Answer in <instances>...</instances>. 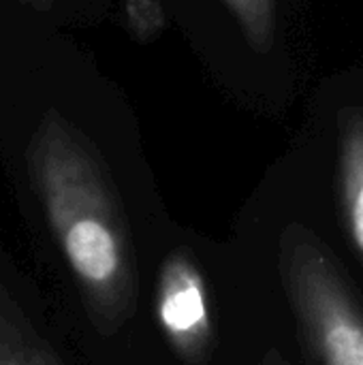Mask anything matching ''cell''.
<instances>
[{"label":"cell","instance_id":"cell-1","mask_svg":"<svg viewBox=\"0 0 363 365\" xmlns=\"http://www.w3.org/2000/svg\"><path fill=\"white\" fill-rule=\"evenodd\" d=\"M26 163L94 325L116 331L133 312L135 263L126 218L98 152L68 118L47 109L32 130Z\"/></svg>","mask_w":363,"mask_h":365},{"label":"cell","instance_id":"cell-2","mask_svg":"<svg viewBox=\"0 0 363 365\" xmlns=\"http://www.w3.org/2000/svg\"><path fill=\"white\" fill-rule=\"evenodd\" d=\"M280 278L300 334L319 365H363V312L323 244L291 225L280 240Z\"/></svg>","mask_w":363,"mask_h":365},{"label":"cell","instance_id":"cell-3","mask_svg":"<svg viewBox=\"0 0 363 365\" xmlns=\"http://www.w3.org/2000/svg\"><path fill=\"white\" fill-rule=\"evenodd\" d=\"M156 323L184 365H205L214 346L208 284L186 250L171 252L158 274Z\"/></svg>","mask_w":363,"mask_h":365},{"label":"cell","instance_id":"cell-4","mask_svg":"<svg viewBox=\"0 0 363 365\" xmlns=\"http://www.w3.org/2000/svg\"><path fill=\"white\" fill-rule=\"evenodd\" d=\"M340 199L349 235L363 259V109L338 111Z\"/></svg>","mask_w":363,"mask_h":365},{"label":"cell","instance_id":"cell-5","mask_svg":"<svg viewBox=\"0 0 363 365\" xmlns=\"http://www.w3.org/2000/svg\"><path fill=\"white\" fill-rule=\"evenodd\" d=\"M0 365H62L19 306L0 289Z\"/></svg>","mask_w":363,"mask_h":365},{"label":"cell","instance_id":"cell-6","mask_svg":"<svg viewBox=\"0 0 363 365\" xmlns=\"http://www.w3.org/2000/svg\"><path fill=\"white\" fill-rule=\"evenodd\" d=\"M237 19L255 51L267 53L276 43V0H220Z\"/></svg>","mask_w":363,"mask_h":365},{"label":"cell","instance_id":"cell-7","mask_svg":"<svg viewBox=\"0 0 363 365\" xmlns=\"http://www.w3.org/2000/svg\"><path fill=\"white\" fill-rule=\"evenodd\" d=\"M128 30L137 41H152L165 28V11L160 0H124Z\"/></svg>","mask_w":363,"mask_h":365},{"label":"cell","instance_id":"cell-8","mask_svg":"<svg viewBox=\"0 0 363 365\" xmlns=\"http://www.w3.org/2000/svg\"><path fill=\"white\" fill-rule=\"evenodd\" d=\"M26 4H30V6H34V9H39V11H45V9H49L56 0H24Z\"/></svg>","mask_w":363,"mask_h":365}]
</instances>
